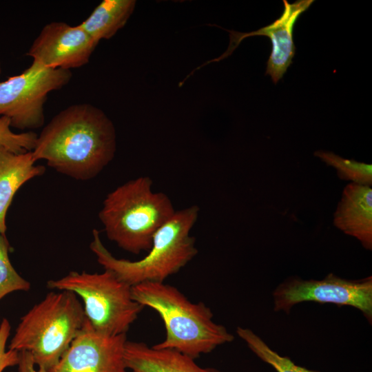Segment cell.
Wrapping results in <instances>:
<instances>
[{"label":"cell","instance_id":"obj_15","mask_svg":"<svg viewBox=\"0 0 372 372\" xmlns=\"http://www.w3.org/2000/svg\"><path fill=\"white\" fill-rule=\"evenodd\" d=\"M135 6V0H103L79 25L99 43L125 25Z\"/></svg>","mask_w":372,"mask_h":372},{"label":"cell","instance_id":"obj_22","mask_svg":"<svg viewBox=\"0 0 372 372\" xmlns=\"http://www.w3.org/2000/svg\"><path fill=\"white\" fill-rule=\"evenodd\" d=\"M1 63H0V74H1Z\"/></svg>","mask_w":372,"mask_h":372},{"label":"cell","instance_id":"obj_7","mask_svg":"<svg viewBox=\"0 0 372 372\" xmlns=\"http://www.w3.org/2000/svg\"><path fill=\"white\" fill-rule=\"evenodd\" d=\"M71 78L70 70L32 61L22 73L0 82V116L8 118L11 127L21 130L41 127L48 94L67 85Z\"/></svg>","mask_w":372,"mask_h":372},{"label":"cell","instance_id":"obj_23","mask_svg":"<svg viewBox=\"0 0 372 372\" xmlns=\"http://www.w3.org/2000/svg\"><path fill=\"white\" fill-rule=\"evenodd\" d=\"M132 372H134V371H132Z\"/></svg>","mask_w":372,"mask_h":372},{"label":"cell","instance_id":"obj_3","mask_svg":"<svg viewBox=\"0 0 372 372\" xmlns=\"http://www.w3.org/2000/svg\"><path fill=\"white\" fill-rule=\"evenodd\" d=\"M199 211L197 205L176 211L156 232L147 254L140 260L131 261L114 257L104 246L96 229L93 230L90 248L105 270L130 287L149 282H164L198 254L195 238L190 236V231Z\"/></svg>","mask_w":372,"mask_h":372},{"label":"cell","instance_id":"obj_18","mask_svg":"<svg viewBox=\"0 0 372 372\" xmlns=\"http://www.w3.org/2000/svg\"><path fill=\"white\" fill-rule=\"evenodd\" d=\"M10 245L6 234L0 231V300L14 291H28L30 283L21 277L12 266L10 258Z\"/></svg>","mask_w":372,"mask_h":372},{"label":"cell","instance_id":"obj_6","mask_svg":"<svg viewBox=\"0 0 372 372\" xmlns=\"http://www.w3.org/2000/svg\"><path fill=\"white\" fill-rule=\"evenodd\" d=\"M47 287L81 297L86 319L95 331L107 335L126 334L144 308L132 298V287L107 270L100 273L71 271L48 281Z\"/></svg>","mask_w":372,"mask_h":372},{"label":"cell","instance_id":"obj_5","mask_svg":"<svg viewBox=\"0 0 372 372\" xmlns=\"http://www.w3.org/2000/svg\"><path fill=\"white\" fill-rule=\"evenodd\" d=\"M85 321L83 306L74 293L51 291L21 318L8 349L29 352L38 368L50 372Z\"/></svg>","mask_w":372,"mask_h":372},{"label":"cell","instance_id":"obj_19","mask_svg":"<svg viewBox=\"0 0 372 372\" xmlns=\"http://www.w3.org/2000/svg\"><path fill=\"white\" fill-rule=\"evenodd\" d=\"M37 134L32 131L15 133L11 130L10 121L0 116V145L14 153L20 154L34 149Z\"/></svg>","mask_w":372,"mask_h":372},{"label":"cell","instance_id":"obj_9","mask_svg":"<svg viewBox=\"0 0 372 372\" xmlns=\"http://www.w3.org/2000/svg\"><path fill=\"white\" fill-rule=\"evenodd\" d=\"M126 334L107 335L85 323L58 364L50 372H126Z\"/></svg>","mask_w":372,"mask_h":372},{"label":"cell","instance_id":"obj_4","mask_svg":"<svg viewBox=\"0 0 372 372\" xmlns=\"http://www.w3.org/2000/svg\"><path fill=\"white\" fill-rule=\"evenodd\" d=\"M152 184L149 176H140L119 185L99 213L107 237L134 254L148 251L156 232L176 212L169 197L154 192Z\"/></svg>","mask_w":372,"mask_h":372},{"label":"cell","instance_id":"obj_14","mask_svg":"<svg viewBox=\"0 0 372 372\" xmlns=\"http://www.w3.org/2000/svg\"><path fill=\"white\" fill-rule=\"evenodd\" d=\"M32 151L14 153L0 145V231L6 234V218L16 192L27 181L43 174L45 168L35 165Z\"/></svg>","mask_w":372,"mask_h":372},{"label":"cell","instance_id":"obj_20","mask_svg":"<svg viewBox=\"0 0 372 372\" xmlns=\"http://www.w3.org/2000/svg\"><path fill=\"white\" fill-rule=\"evenodd\" d=\"M10 329L9 321L3 318L0 324V372H3L8 367L17 365L19 362L18 351L6 350Z\"/></svg>","mask_w":372,"mask_h":372},{"label":"cell","instance_id":"obj_10","mask_svg":"<svg viewBox=\"0 0 372 372\" xmlns=\"http://www.w3.org/2000/svg\"><path fill=\"white\" fill-rule=\"evenodd\" d=\"M97 45L79 25L52 22L42 28L27 55L45 67L70 70L87 64Z\"/></svg>","mask_w":372,"mask_h":372},{"label":"cell","instance_id":"obj_17","mask_svg":"<svg viewBox=\"0 0 372 372\" xmlns=\"http://www.w3.org/2000/svg\"><path fill=\"white\" fill-rule=\"evenodd\" d=\"M314 155L321 159L327 165L333 167L338 177L343 180H350L351 183L371 186L372 165L344 158L333 152L317 151Z\"/></svg>","mask_w":372,"mask_h":372},{"label":"cell","instance_id":"obj_1","mask_svg":"<svg viewBox=\"0 0 372 372\" xmlns=\"http://www.w3.org/2000/svg\"><path fill=\"white\" fill-rule=\"evenodd\" d=\"M116 148L114 124L89 103L69 106L37 135L32 151L56 172L78 180L96 177L112 161Z\"/></svg>","mask_w":372,"mask_h":372},{"label":"cell","instance_id":"obj_8","mask_svg":"<svg viewBox=\"0 0 372 372\" xmlns=\"http://www.w3.org/2000/svg\"><path fill=\"white\" fill-rule=\"evenodd\" d=\"M273 310L289 313L304 302L353 307L372 322V276L359 280L340 278L332 273L321 280L293 276L279 284L272 293Z\"/></svg>","mask_w":372,"mask_h":372},{"label":"cell","instance_id":"obj_21","mask_svg":"<svg viewBox=\"0 0 372 372\" xmlns=\"http://www.w3.org/2000/svg\"><path fill=\"white\" fill-rule=\"evenodd\" d=\"M18 372H48L43 368L36 369L32 355L28 351L19 352Z\"/></svg>","mask_w":372,"mask_h":372},{"label":"cell","instance_id":"obj_13","mask_svg":"<svg viewBox=\"0 0 372 372\" xmlns=\"http://www.w3.org/2000/svg\"><path fill=\"white\" fill-rule=\"evenodd\" d=\"M127 369L134 372H223L201 367L194 359L172 349H158L142 342L127 340L124 349Z\"/></svg>","mask_w":372,"mask_h":372},{"label":"cell","instance_id":"obj_12","mask_svg":"<svg viewBox=\"0 0 372 372\" xmlns=\"http://www.w3.org/2000/svg\"><path fill=\"white\" fill-rule=\"evenodd\" d=\"M333 225L372 249V189L370 186L349 183L343 189L333 214Z\"/></svg>","mask_w":372,"mask_h":372},{"label":"cell","instance_id":"obj_11","mask_svg":"<svg viewBox=\"0 0 372 372\" xmlns=\"http://www.w3.org/2000/svg\"><path fill=\"white\" fill-rule=\"evenodd\" d=\"M284 10L282 15L271 24L258 30L240 32L227 30L229 32V44L227 50L219 57L209 60L196 68L192 72L202 67L221 61L232 54L241 41L249 37L266 36L271 43V52L267 62L265 75H269L276 84L287 72L295 55L296 47L293 42V27L299 17L313 3V0H298L290 3L283 0Z\"/></svg>","mask_w":372,"mask_h":372},{"label":"cell","instance_id":"obj_2","mask_svg":"<svg viewBox=\"0 0 372 372\" xmlns=\"http://www.w3.org/2000/svg\"><path fill=\"white\" fill-rule=\"evenodd\" d=\"M131 291L136 302L155 310L163 321L166 336L152 346L155 349L174 350L195 360L234 339L225 327L213 321L210 308L189 301L172 285L143 282Z\"/></svg>","mask_w":372,"mask_h":372},{"label":"cell","instance_id":"obj_16","mask_svg":"<svg viewBox=\"0 0 372 372\" xmlns=\"http://www.w3.org/2000/svg\"><path fill=\"white\" fill-rule=\"evenodd\" d=\"M236 333L258 358L271 365L278 372H320L298 366L289 357L279 355L259 335L248 328L238 327Z\"/></svg>","mask_w":372,"mask_h":372}]
</instances>
